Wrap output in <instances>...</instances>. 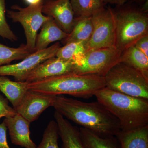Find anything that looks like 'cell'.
I'll return each instance as SVG.
<instances>
[{"instance_id":"obj_1","label":"cell","mask_w":148,"mask_h":148,"mask_svg":"<svg viewBox=\"0 0 148 148\" xmlns=\"http://www.w3.org/2000/svg\"><path fill=\"white\" fill-rule=\"evenodd\" d=\"M52 107L64 117L102 137L115 136L121 130L117 119L98 101L86 103L58 95Z\"/></svg>"},{"instance_id":"obj_2","label":"cell","mask_w":148,"mask_h":148,"mask_svg":"<svg viewBox=\"0 0 148 148\" xmlns=\"http://www.w3.org/2000/svg\"><path fill=\"white\" fill-rule=\"evenodd\" d=\"M117 119L121 130L128 131L148 125L147 99L132 97L105 87L94 95Z\"/></svg>"},{"instance_id":"obj_3","label":"cell","mask_w":148,"mask_h":148,"mask_svg":"<svg viewBox=\"0 0 148 148\" xmlns=\"http://www.w3.org/2000/svg\"><path fill=\"white\" fill-rule=\"evenodd\" d=\"M104 77L97 75H79L69 73L28 83V89L54 95L66 94L88 98L106 87Z\"/></svg>"},{"instance_id":"obj_4","label":"cell","mask_w":148,"mask_h":148,"mask_svg":"<svg viewBox=\"0 0 148 148\" xmlns=\"http://www.w3.org/2000/svg\"><path fill=\"white\" fill-rule=\"evenodd\" d=\"M115 47L122 53L141 37L148 34L147 13L126 9L115 12Z\"/></svg>"},{"instance_id":"obj_5","label":"cell","mask_w":148,"mask_h":148,"mask_svg":"<svg viewBox=\"0 0 148 148\" xmlns=\"http://www.w3.org/2000/svg\"><path fill=\"white\" fill-rule=\"evenodd\" d=\"M106 87L126 95L148 100V79L139 71L119 62L104 76Z\"/></svg>"},{"instance_id":"obj_6","label":"cell","mask_w":148,"mask_h":148,"mask_svg":"<svg viewBox=\"0 0 148 148\" xmlns=\"http://www.w3.org/2000/svg\"><path fill=\"white\" fill-rule=\"evenodd\" d=\"M121 54L116 47L87 51L72 61L74 73L104 77L113 66L119 62Z\"/></svg>"},{"instance_id":"obj_7","label":"cell","mask_w":148,"mask_h":148,"mask_svg":"<svg viewBox=\"0 0 148 148\" xmlns=\"http://www.w3.org/2000/svg\"><path fill=\"white\" fill-rule=\"evenodd\" d=\"M91 17L93 31L91 37L86 42V52L100 49L115 47L114 10L104 7Z\"/></svg>"},{"instance_id":"obj_8","label":"cell","mask_w":148,"mask_h":148,"mask_svg":"<svg viewBox=\"0 0 148 148\" xmlns=\"http://www.w3.org/2000/svg\"><path fill=\"white\" fill-rule=\"evenodd\" d=\"M44 1L36 5H29L21 8L18 5L11 7L12 10H8L9 18L13 22H19L24 28L27 43L26 45L32 52H34L37 33L43 24L48 20L49 16L42 14Z\"/></svg>"},{"instance_id":"obj_9","label":"cell","mask_w":148,"mask_h":148,"mask_svg":"<svg viewBox=\"0 0 148 148\" xmlns=\"http://www.w3.org/2000/svg\"><path fill=\"white\" fill-rule=\"evenodd\" d=\"M60 47V43L56 42L45 49L32 52L19 63L1 66L0 75L11 76L15 81L25 82L29 73L39 64L55 57Z\"/></svg>"},{"instance_id":"obj_10","label":"cell","mask_w":148,"mask_h":148,"mask_svg":"<svg viewBox=\"0 0 148 148\" xmlns=\"http://www.w3.org/2000/svg\"><path fill=\"white\" fill-rule=\"evenodd\" d=\"M56 96L28 89L15 110L27 121L33 122L47 109L52 107Z\"/></svg>"},{"instance_id":"obj_11","label":"cell","mask_w":148,"mask_h":148,"mask_svg":"<svg viewBox=\"0 0 148 148\" xmlns=\"http://www.w3.org/2000/svg\"><path fill=\"white\" fill-rule=\"evenodd\" d=\"M73 72L74 65L72 61L55 56L39 64L29 73L25 82L30 83Z\"/></svg>"},{"instance_id":"obj_12","label":"cell","mask_w":148,"mask_h":148,"mask_svg":"<svg viewBox=\"0 0 148 148\" xmlns=\"http://www.w3.org/2000/svg\"><path fill=\"white\" fill-rule=\"evenodd\" d=\"M42 12L53 18L67 34L71 32L75 17L70 0H46L43 4Z\"/></svg>"},{"instance_id":"obj_13","label":"cell","mask_w":148,"mask_h":148,"mask_svg":"<svg viewBox=\"0 0 148 148\" xmlns=\"http://www.w3.org/2000/svg\"><path fill=\"white\" fill-rule=\"evenodd\" d=\"M4 122L7 127L12 143L25 148H36L37 146L30 137L31 123L19 114L5 118Z\"/></svg>"},{"instance_id":"obj_14","label":"cell","mask_w":148,"mask_h":148,"mask_svg":"<svg viewBox=\"0 0 148 148\" xmlns=\"http://www.w3.org/2000/svg\"><path fill=\"white\" fill-rule=\"evenodd\" d=\"M54 117L58 126V134L62 142V148H84L80 136L79 130L57 111Z\"/></svg>"},{"instance_id":"obj_15","label":"cell","mask_w":148,"mask_h":148,"mask_svg":"<svg viewBox=\"0 0 148 148\" xmlns=\"http://www.w3.org/2000/svg\"><path fill=\"white\" fill-rule=\"evenodd\" d=\"M41 27L40 32L37 36L35 51L45 49L51 43L64 40L69 35L49 16Z\"/></svg>"},{"instance_id":"obj_16","label":"cell","mask_w":148,"mask_h":148,"mask_svg":"<svg viewBox=\"0 0 148 148\" xmlns=\"http://www.w3.org/2000/svg\"><path fill=\"white\" fill-rule=\"evenodd\" d=\"M120 148H148V125L116 135Z\"/></svg>"},{"instance_id":"obj_17","label":"cell","mask_w":148,"mask_h":148,"mask_svg":"<svg viewBox=\"0 0 148 148\" xmlns=\"http://www.w3.org/2000/svg\"><path fill=\"white\" fill-rule=\"evenodd\" d=\"M26 82L13 81L6 76L0 75V91L11 103L14 110L28 90Z\"/></svg>"},{"instance_id":"obj_18","label":"cell","mask_w":148,"mask_h":148,"mask_svg":"<svg viewBox=\"0 0 148 148\" xmlns=\"http://www.w3.org/2000/svg\"><path fill=\"white\" fill-rule=\"evenodd\" d=\"M79 130L84 148H120L116 136L102 137L82 127Z\"/></svg>"},{"instance_id":"obj_19","label":"cell","mask_w":148,"mask_h":148,"mask_svg":"<svg viewBox=\"0 0 148 148\" xmlns=\"http://www.w3.org/2000/svg\"><path fill=\"white\" fill-rule=\"evenodd\" d=\"M119 62L139 71L148 79V57L135 45L130 46L121 53Z\"/></svg>"},{"instance_id":"obj_20","label":"cell","mask_w":148,"mask_h":148,"mask_svg":"<svg viewBox=\"0 0 148 148\" xmlns=\"http://www.w3.org/2000/svg\"><path fill=\"white\" fill-rule=\"evenodd\" d=\"M75 17L71 32L64 40L65 44L72 42H87L93 31L91 17Z\"/></svg>"},{"instance_id":"obj_21","label":"cell","mask_w":148,"mask_h":148,"mask_svg":"<svg viewBox=\"0 0 148 148\" xmlns=\"http://www.w3.org/2000/svg\"><path fill=\"white\" fill-rule=\"evenodd\" d=\"M76 17H89L104 8L102 0H71Z\"/></svg>"},{"instance_id":"obj_22","label":"cell","mask_w":148,"mask_h":148,"mask_svg":"<svg viewBox=\"0 0 148 148\" xmlns=\"http://www.w3.org/2000/svg\"><path fill=\"white\" fill-rule=\"evenodd\" d=\"M32 53L26 44H22L18 47L13 48L0 43V66L8 65L15 60H23Z\"/></svg>"},{"instance_id":"obj_23","label":"cell","mask_w":148,"mask_h":148,"mask_svg":"<svg viewBox=\"0 0 148 148\" xmlns=\"http://www.w3.org/2000/svg\"><path fill=\"white\" fill-rule=\"evenodd\" d=\"M87 42H72L60 47L56 54V57L66 60L73 61L77 56L82 55L86 52Z\"/></svg>"},{"instance_id":"obj_24","label":"cell","mask_w":148,"mask_h":148,"mask_svg":"<svg viewBox=\"0 0 148 148\" xmlns=\"http://www.w3.org/2000/svg\"><path fill=\"white\" fill-rule=\"evenodd\" d=\"M58 126L55 121L49 123L44 132L42 140L36 148H60Z\"/></svg>"},{"instance_id":"obj_25","label":"cell","mask_w":148,"mask_h":148,"mask_svg":"<svg viewBox=\"0 0 148 148\" xmlns=\"http://www.w3.org/2000/svg\"><path fill=\"white\" fill-rule=\"evenodd\" d=\"M6 0H0V36L14 42L18 38L11 30L5 17Z\"/></svg>"},{"instance_id":"obj_26","label":"cell","mask_w":148,"mask_h":148,"mask_svg":"<svg viewBox=\"0 0 148 148\" xmlns=\"http://www.w3.org/2000/svg\"><path fill=\"white\" fill-rule=\"evenodd\" d=\"M17 113L14 108L9 105V101L0 93V119L3 117L13 116Z\"/></svg>"},{"instance_id":"obj_27","label":"cell","mask_w":148,"mask_h":148,"mask_svg":"<svg viewBox=\"0 0 148 148\" xmlns=\"http://www.w3.org/2000/svg\"><path fill=\"white\" fill-rule=\"evenodd\" d=\"M134 45L148 57V34L139 39Z\"/></svg>"},{"instance_id":"obj_28","label":"cell","mask_w":148,"mask_h":148,"mask_svg":"<svg viewBox=\"0 0 148 148\" xmlns=\"http://www.w3.org/2000/svg\"><path fill=\"white\" fill-rule=\"evenodd\" d=\"M7 130L3 121L0 123V148H10L7 138Z\"/></svg>"},{"instance_id":"obj_29","label":"cell","mask_w":148,"mask_h":148,"mask_svg":"<svg viewBox=\"0 0 148 148\" xmlns=\"http://www.w3.org/2000/svg\"><path fill=\"white\" fill-rule=\"evenodd\" d=\"M103 3H108L111 4L115 5L118 6L123 5L127 2V0H102Z\"/></svg>"},{"instance_id":"obj_30","label":"cell","mask_w":148,"mask_h":148,"mask_svg":"<svg viewBox=\"0 0 148 148\" xmlns=\"http://www.w3.org/2000/svg\"><path fill=\"white\" fill-rule=\"evenodd\" d=\"M29 5H36L39 4L43 1V0H25Z\"/></svg>"},{"instance_id":"obj_31","label":"cell","mask_w":148,"mask_h":148,"mask_svg":"<svg viewBox=\"0 0 148 148\" xmlns=\"http://www.w3.org/2000/svg\"><path fill=\"white\" fill-rule=\"evenodd\" d=\"M140 10L142 11L143 12L145 13H147L148 12V0H147L146 2L143 5V7H142Z\"/></svg>"},{"instance_id":"obj_32","label":"cell","mask_w":148,"mask_h":148,"mask_svg":"<svg viewBox=\"0 0 148 148\" xmlns=\"http://www.w3.org/2000/svg\"><path fill=\"white\" fill-rule=\"evenodd\" d=\"M138 1H144V0H138Z\"/></svg>"}]
</instances>
